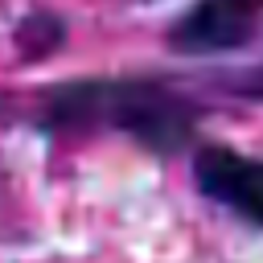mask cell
<instances>
[{"label": "cell", "instance_id": "6da1fadb", "mask_svg": "<svg viewBox=\"0 0 263 263\" xmlns=\"http://www.w3.org/2000/svg\"><path fill=\"white\" fill-rule=\"evenodd\" d=\"M197 119L201 103L160 78H74L37 95V123L45 132H115L156 156L181 152Z\"/></svg>", "mask_w": 263, "mask_h": 263}, {"label": "cell", "instance_id": "7a4b0ae2", "mask_svg": "<svg viewBox=\"0 0 263 263\" xmlns=\"http://www.w3.org/2000/svg\"><path fill=\"white\" fill-rule=\"evenodd\" d=\"M263 29V0H193L168 25V49L181 58H218L247 49Z\"/></svg>", "mask_w": 263, "mask_h": 263}, {"label": "cell", "instance_id": "3957f363", "mask_svg": "<svg viewBox=\"0 0 263 263\" xmlns=\"http://www.w3.org/2000/svg\"><path fill=\"white\" fill-rule=\"evenodd\" d=\"M193 185L201 189L205 201L263 230V156L226 144H201L193 152Z\"/></svg>", "mask_w": 263, "mask_h": 263}, {"label": "cell", "instance_id": "277c9868", "mask_svg": "<svg viewBox=\"0 0 263 263\" xmlns=\"http://www.w3.org/2000/svg\"><path fill=\"white\" fill-rule=\"evenodd\" d=\"M12 41H16V49H21V58H49L53 49H62L66 45V21L58 16V12H29L16 29H12Z\"/></svg>", "mask_w": 263, "mask_h": 263}]
</instances>
